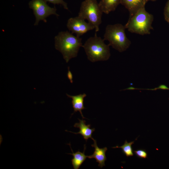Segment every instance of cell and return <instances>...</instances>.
Wrapping results in <instances>:
<instances>
[{"instance_id":"1","label":"cell","mask_w":169,"mask_h":169,"mask_svg":"<svg viewBox=\"0 0 169 169\" xmlns=\"http://www.w3.org/2000/svg\"><path fill=\"white\" fill-rule=\"evenodd\" d=\"M54 41L56 49L61 53L66 63L77 56L80 47L83 46L81 38L68 31L59 32L55 36Z\"/></svg>"},{"instance_id":"6","label":"cell","mask_w":169,"mask_h":169,"mask_svg":"<svg viewBox=\"0 0 169 169\" xmlns=\"http://www.w3.org/2000/svg\"><path fill=\"white\" fill-rule=\"evenodd\" d=\"M28 5L29 8L33 10L35 17V26L37 25L40 20L46 22V18L50 15L59 16L56 13V8L49 7L44 0H31Z\"/></svg>"},{"instance_id":"3","label":"cell","mask_w":169,"mask_h":169,"mask_svg":"<svg viewBox=\"0 0 169 169\" xmlns=\"http://www.w3.org/2000/svg\"><path fill=\"white\" fill-rule=\"evenodd\" d=\"M104 41L95 33L94 36L88 38L83 45L87 58L90 61H105L109 59L110 56V45L105 44Z\"/></svg>"},{"instance_id":"16","label":"cell","mask_w":169,"mask_h":169,"mask_svg":"<svg viewBox=\"0 0 169 169\" xmlns=\"http://www.w3.org/2000/svg\"><path fill=\"white\" fill-rule=\"evenodd\" d=\"M45 2H48L53 4H60L66 9L68 10L67 3L64 0H44Z\"/></svg>"},{"instance_id":"5","label":"cell","mask_w":169,"mask_h":169,"mask_svg":"<svg viewBox=\"0 0 169 169\" xmlns=\"http://www.w3.org/2000/svg\"><path fill=\"white\" fill-rule=\"evenodd\" d=\"M103 13L96 0H84L81 3L78 16L87 20L97 32L99 31L102 23Z\"/></svg>"},{"instance_id":"15","label":"cell","mask_w":169,"mask_h":169,"mask_svg":"<svg viewBox=\"0 0 169 169\" xmlns=\"http://www.w3.org/2000/svg\"><path fill=\"white\" fill-rule=\"evenodd\" d=\"M135 155L141 159H146L147 157L148 154L145 149H139L133 151Z\"/></svg>"},{"instance_id":"17","label":"cell","mask_w":169,"mask_h":169,"mask_svg":"<svg viewBox=\"0 0 169 169\" xmlns=\"http://www.w3.org/2000/svg\"><path fill=\"white\" fill-rule=\"evenodd\" d=\"M164 15L165 20L169 23V0H168L164 8Z\"/></svg>"},{"instance_id":"9","label":"cell","mask_w":169,"mask_h":169,"mask_svg":"<svg viewBox=\"0 0 169 169\" xmlns=\"http://www.w3.org/2000/svg\"><path fill=\"white\" fill-rule=\"evenodd\" d=\"M148 0H121V4L129 11V17L140 9L145 7Z\"/></svg>"},{"instance_id":"4","label":"cell","mask_w":169,"mask_h":169,"mask_svg":"<svg viewBox=\"0 0 169 169\" xmlns=\"http://www.w3.org/2000/svg\"><path fill=\"white\" fill-rule=\"evenodd\" d=\"M125 26L120 23L107 25L104 35V39L109 42L114 49L122 52L130 46L131 43L127 37Z\"/></svg>"},{"instance_id":"14","label":"cell","mask_w":169,"mask_h":169,"mask_svg":"<svg viewBox=\"0 0 169 169\" xmlns=\"http://www.w3.org/2000/svg\"><path fill=\"white\" fill-rule=\"evenodd\" d=\"M135 141L128 142L125 141L124 144L122 146H116L112 148H120L122 150V152L127 157L133 156L134 155L132 147V145L134 143Z\"/></svg>"},{"instance_id":"19","label":"cell","mask_w":169,"mask_h":169,"mask_svg":"<svg viewBox=\"0 0 169 169\" xmlns=\"http://www.w3.org/2000/svg\"><path fill=\"white\" fill-rule=\"evenodd\" d=\"M148 0V1H150H150H155V0Z\"/></svg>"},{"instance_id":"2","label":"cell","mask_w":169,"mask_h":169,"mask_svg":"<svg viewBox=\"0 0 169 169\" xmlns=\"http://www.w3.org/2000/svg\"><path fill=\"white\" fill-rule=\"evenodd\" d=\"M153 19V15L143 7L129 17L125 27L131 33L141 35L149 34L153 29L152 24Z\"/></svg>"},{"instance_id":"18","label":"cell","mask_w":169,"mask_h":169,"mask_svg":"<svg viewBox=\"0 0 169 169\" xmlns=\"http://www.w3.org/2000/svg\"><path fill=\"white\" fill-rule=\"evenodd\" d=\"M67 76L68 78L70 80L71 83H72L73 82V76L71 72L69 70V69H68Z\"/></svg>"},{"instance_id":"12","label":"cell","mask_w":169,"mask_h":169,"mask_svg":"<svg viewBox=\"0 0 169 169\" xmlns=\"http://www.w3.org/2000/svg\"><path fill=\"white\" fill-rule=\"evenodd\" d=\"M121 2V0H100L99 4L103 13L108 14L115 11Z\"/></svg>"},{"instance_id":"10","label":"cell","mask_w":169,"mask_h":169,"mask_svg":"<svg viewBox=\"0 0 169 169\" xmlns=\"http://www.w3.org/2000/svg\"><path fill=\"white\" fill-rule=\"evenodd\" d=\"M78 120L79 122L75 123L74 126L75 127L79 128V132L75 133L66 130V131L76 134H80L83 136L84 139L86 141H87L89 138L93 140V138H92V135L93 132L95 131V128L90 129V124L86 125L85 120L79 119Z\"/></svg>"},{"instance_id":"8","label":"cell","mask_w":169,"mask_h":169,"mask_svg":"<svg viewBox=\"0 0 169 169\" xmlns=\"http://www.w3.org/2000/svg\"><path fill=\"white\" fill-rule=\"evenodd\" d=\"M93 140L94 143L91 146L94 147L95 151L92 155L87 156V158L89 159H95L96 161L99 163L98 166L102 168L105 165V161L107 159L105 153L107 150V148L106 147L102 148H99L97 146L96 140L94 139Z\"/></svg>"},{"instance_id":"13","label":"cell","mask_w":169,"mask_h":169,"mask_svg":"<svg viewBox=\"0 0 169 169\" xmlns=\"http://www.w3.org/2000/svg\"><path fill=\"white\" fill-rule=\"evenodd\" d=\"M69 145L72 153H67L68 154L71 155L73 156V158L71 160L72 164L74 169H78L80 166L85 161L87 156H86L84 154V152L86 148L85 145H84V150L83 152H81L78 151L77 152L74 153L72 150L71 149L70 143L68 144Z\"/></svg>"},{"instance_id":"11","label":"cell","mask_w":169,"mask_h":169,"mask_svg":"<svg viewBox=\"0 0 169 169\" xmlns=\"http://www.w3.org/2000/svg\"><path fill=\"white\" fill-rule=\"evenodd\" d=\"M67 96L72 99V103L74 110V113L72 114L73 115L74 113L79 111L80 112L83 118H85L84 117L82 110L85 109L84 106V98L86 96L85 93L72 96L66 94Z\"/></svg>"},{"instance_id":"7","label":"cell","mask_w":169,"mask_h":169,"mask_svg":"<svg viewBox=\"0 0 169 169\" xmlns=\"http://www.w3.org/2000/svg\"><path fill=\"white\" fill-rule=\"evenodd\" d=\"M67 27L72 33H75L79 37L87 32L95 29L93 25L79 16L71 18L68 20Z\"/></svg>"}]
</instances>
